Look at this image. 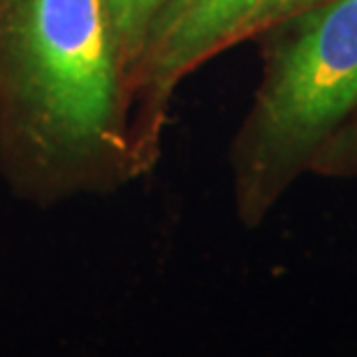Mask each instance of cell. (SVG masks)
Instances as JSON below:
<instances>
[{
    "mask_svg": "<svg viewBox=\"0 0 357 357\" xmlns=\"http://www.w3.org/2000/svg\"><path fill=\"white\" fill-rule=\"evenodd\" d=\"M269 0H183L162 12L151 26L153 86L172 84L220 47L253 33Z\"/></svg>",
    "mask_w": 357,
    "mask_h": 357,
    "instance_id": "3",
    "label": "cell"
},
{
    "mask_svg": "<svg viewBox=\"0 0 357 357\" xmlns=\"http://www.w3.org/2000/svg\"><path fill=\"white\" fill-rule=\"evenodd\" d=\"M116 42L123 47H137L144 33L149 35L165 0H105Z\"/></svg>",
    "mask_w": 357,
    "mask_h": 357,
    "instance_id": "4",
    "label": "cell"
},
{
    "mask_svg": "<svg viewBox=\"0 0 357 357\" xmlns=\"http://www.w3.org/2000/svg\"><path fill=\"white\" fill-rule=\"evenodd\" d=\"M316 3H320V0H269V3L262 7L258 21H255L253 33L262 26H269V24H276V21H281V19L295 17V14H299L302 10H306V7H311Z\"/></svg>",
    "mask_w": 357,
    "mask_h": 357,
    "instance_id": "5",
    "label": "cell"
},
{
    "mask_svg": "<svg viewBox=\"0 0 357 357\" xmlns=\"http://www.w3.org/2000/svg\"><path fill=\"white\" fill-rule=\"evenodd\" d=\"M116 35L105 0H21L17 47L26 91L70 144L102 139L116 114Z\"/></svg>",
    "mask_w": 357,
    "mask_h": 357,
    "instance_id": "1",
    "label": "cell"
},
{
    "mask_svg": "<svg viewBox=\"0 0 357 357\" xmlns=\"http://www.w3.org/2000/svg\"><path fill=\"white\" fill-rule=\"evenodd\" d=\"M178 3H183V0H165V5H162V10L158 12V17H160L162 12H167V10H172V7H176ZM158 17H155V19H158Z\"/></svg>",
    "mask_w": 357,
    "mask_h": 357,
    "instance_id": "6",
    "label": "cell"
},
{
    "mask_svg": "<svg viewBox=\"0 0 357 357\" xmlns=\"http://www.w3.org/2000/svg\"><path fill=\"white\" fill-rule=\"evenodd\" d=\"M299 14L255 114L260 158L278 167L316 151L357 107V0H320Z\"/></svg>",
    "mask_w": 357,
    "mask_h": 357,
    "instance_id": "2",
    "label": "cell"
}]
</instances>
